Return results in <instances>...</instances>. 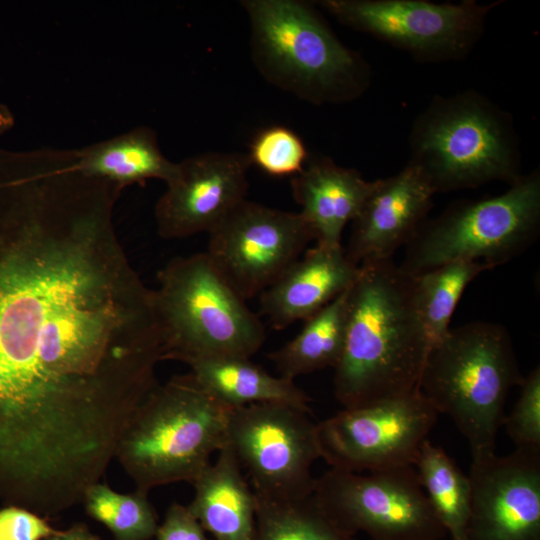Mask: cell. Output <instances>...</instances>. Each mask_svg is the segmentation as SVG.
Instances as JSON below:
<instances>
[{"label":"cell","mask_w":540,"mask_h":540,"mask_svg":"<svg viewBox=\"0 0 540 540\" xmlns=\"http://www.w3.org/2000/svg\"><path fill=\"white\" fill-rule=\"evenodd\" d=\"M123 190L75 149L0 152V476L56 487L100 472L158 384L153 289L113 221Z\"/></svg>","instance_id":"obj_1"},{"label":"cell","mask_w":540,"mask_h":540,"mask_svg":"<svg viewBox=\"0 0 540 540\" xmlns=\"http://www.w3.org/2000/svg\"><path fill=\"white\" fill-rule=\"evenodd\" d=\"M429 349L414 277L392 258L361 263L348 289L345 344L334 368L343 408L417 391Z\"/></svg>","instance_id":"obj_2"},{"label":"cell","mask_w":540,"mask_h":540,"mask_svg":"<svg viewBox=\"0 0 540 540\" xmlns=\"http://www.w3.org/2000/svg\"><path fill=\"white\" fill-rule=\"evenodd\" d=\"M408 164L434 194L473 189L522 176L520 140L512 115L474 89L435 95L415 117Z\"/></svg>","instance_id":"obj_3"},{"label":"cell","mask_w":540,"mask_h":540,"mask_svg":"<svg viewBox=\"0 0 540 540\" xmlns=\"http://www.w3.org/2000/svg\"><path fill=\"white\" fill-rule=\"evenodd\" d=\"M523 378L505 327L476 321L450 328L431 345L417 390L452 419L472 461H481L496 454L508 393Z\"/></svg>","instance_id":"obj_4"},{"label":"cell","mask_w":540,"mask_h":540,"mask_svg":"<svg viewBox=\"0 0 540 540\" xmlns=\"http://www.w3.org/2000/svg\"><path fill=\"white\" fill-rule=\"evenodd\" d=\"M231 408L191 373L157 384L133 413L115 451L136 490L193 482L228 444Z\"/></svg>","instance_id":"obj_5"},{"label":"cell","mask_w":540,"mask_h":540,"mask_svg":"<svg viewBox=\"0 0 540 540\" xmlns=\"http://www.w3.org/2000/svg\"><path fill=\"white\" fill-rule=\"evenodd\" d=\"M254 61L271 83L321 105L360 97L372 70L346 47L313 5L296 0L243 1Z\"/></svg>","instance_id":"obj_6"},{"label":"cell","mask_w":540,"mask_h":540,"mask_svg":"<svg viewBox=\"0 0 540 540\" xmlns=\"http://www.w3.org/2000/svg\"><path fill=\"white\" fill-rule=\"evenodd\" d=\"M154 304L164 360L187 363L210 357L251 358L265 328L206 252L170 260L157 274Z\"/></svg>","instance_id":"obj_7"},{"label":"cell","mask_w":540,"mask_h":540,"mask_svg":"<svg viewBox=\"0 0 540 540\" xmlns=\"http://www.w3.org/2000/svg\"><path fill=\"white\" fill-rule=\"evenodd\" d=\"M540 232V170L500 195L457 201L426 219L405 246L399 267L415 276L438 266L481 262L494 268L527 250Z\"/></svg>","instance_id":"obj_8"},{"label":"cell","mask_w":540,"mask_h":540,"mask_svg":"<svg viewBox=\"0 0 540 540\" xmlns=\"http://www.w3.org/2000/svg\"><path fill=\"white\" fill-rule=\"evenodd\" d=\"M312 497L343 532L372 540H442L414 466L361 474L331 468L315 479Z\"/></svg>","instance_id":"obj_9"},{"label":"cell","mask_w":540,"mask_h":540,"mask_svg":"<svg viewBox=\"0 0 540 540\" xmlns=\"http://www.w3.org/2000/svg\"><path fill=\"white\" fill-rule=\"evenodd\" d=\"M503 3H434L426 0H323L341 24L369 34L423 63L462 61L485 30L490 12Z\"/></svg>","instance_id":"obj_10"},{"label":"cell","mask_w":540,"mask_h":540,"mask_svg":"<svg viewBox=\"0 0 540 540\" xmlns=\"http://www.w3.org/2000/svg\"><path fill=\"white\" fill-rule=\"evenodd\" d=\"M311 412L284 403H256L230 410L228 445L256 497L288 501L311 496L312 465L321 458Z\"/></svg>","instance_id":"obj_11"},{"label":"cell","mask_w":540,"mask_h":540,"mask_svg":"<svg viewBox=\"0 0 540 540\" xmlns=\"http://www.w3.org/2000/svg\"><path fill=\"white\" fill-rule=\"evenodd\" d=\"M438 412L419 393L343 408L317 423L321 458L357 472L413 466Z\"/></svg>","instance_id":"obj_12"},{"label":"cell","mask_w":540,"mask_h":540,"mask_svg":"<svg viewBox=\"0 0 540 540\" xmlns=\"http://www.w3.org/2000/svg\"><path fill=\"white\" fill-rule=\"evenodd\" d=\"M208 234L206 254L246 301L272 285L314 240L299 212L274 209L247 199Z\"/></svg>","instance_id":"obj_13"},{"label":"cell","mask_w":540,"mask_h":540,"mask_svg":"<svg viewBox=\"0 0 540 540\" xmlns=\"http://www.w3.org/2000/svg\"><path fill=\"white\" fill-rule=\"evenodd\" d=\"M467 540H540V450L472 461Z\"/></svg>","instance_id":"obj_14"},{"label":"cell","mask_w":540,"mask_h":540,"mask_svg":"<svg viewBox=\"0 0 540 540\" xmlns=\"http://www.w3.org/2000/svg\"><path fill=\"white\" fill-rule=\"evenodd\" d=\"M247 155L208 152L178 163L176 176L155 204L157 231L164 239L209 233L246 199Z\"/></svg>","instance_id":"obj_15"},{"label":"cell","mask_w":540,"mask_h":540,"mask_svg":"<svg viewBox=\"0 0 540 540\" xmlns=\"http://www.w3.org/2000/svg\"><path fill=\"white\" fill-rule=\"evenodd\" d=\"M434 192L408 164L395 175L378 179V184L352 221L345 248L356 265L369 260L392 258L406 246L433 207Z\"/></svg>","instance_id":"obj_16"},{"label":"cell","mask_w":540,"mask_h":540,"mask_svg":"<svg viewBox=\"0 0 540 540\" xmlns=\"http://www.w3.org/2000/svg\"><path fill=\"white\" fill-rule=\"evenodd\" d=\"M358 273L342 245L316 244L258 296L260 312L276 330L305 321L346 291Z\"/></svg>","instance_id":"obj_17"},{"label":"cell","mask_w":540,"mask_h":540,"mask_svg":"<svg viewBox=\"0 0 540 540\" xmlns=\"http://www.w3.org/2000/svg\"><path fill=\"white\" fill-rule=\"evenodd\" d=\"M378 184L352 168L338 166L326 156L308 159L291 180L299 212L310 227L316 244L340 246L344 228L352 222Z\"/></svg>","instance_id":"obj_18"},{"label":"cell","mask_w":540,"mask_h":540,"mask_svg":"<svg viewBox=\"0 0 540 540\" xmlns=\"http://www.w3.org/2000/svg\"><path fill=\"white\" fill-rule=\"evenodd\" d=\"M189 510L217 540H255L256 497L227 444L193 482Z\"/></svg>","instance_id":"obj_19"},{"label":"cell","mask_w":540,"mask_h":540,"mask_svg":"<svg viewBox=\"0 0 540 540\" xmlns=\"http://www.w3.org/2000/svg\"><path fill=\"white\" fill-rule=\"evenodd\" d=\"M79 168L88 176L122 188L159 179L166 184L177 174L178 163L161 152L156 132L137 126L127 132L76 149Z\"/></svg>","instance_id":"obj_20"},{"label":"cell","mask_w":540,"mask_h":540,"mask_svg":"<svg viewBox=\"0 0 540 540\" xmlns=\"http://www.w3.org/2000/svg\"><path fill=\"white\" fill-rule=\"evenodd\" d=\"M185 364L205 390L231 409L256 403H284L311 412L309 396L294 381L269 374L249 358L210 357Z\"/></svg>","instance_id":"obj_21"},{"label":"cell","mask_w":540,"mask_h":540,"mask_svg":"<svg viewBox=\"0 0 540 540\" xmlns=\"http://www.w3.org/2000/svg\"><path fill=\"white\" fill-rule=\"evenodd\" d=\"M348 289L306 319L292 340L269 354L279 376L294 381L299 376L336 367L345 344Z\"/></svg>","instance_id":"obj_22"},{"label":"cell","mask_w":540,"mask_h":540,"mask_svg":"<svg viewBox=\"0 0 540 540\" xmlns=\"http://www.w3.org/2000/svg\"><path fill=\"white\" fill-rule=\"evenodd\" d=\"M414 469L429 504L452 540H467L471 491L468 475L454 460L428 439L423 443Z\"/></svg>","instance_id":"obj_23"},{"label":"cell","mask_w":540,"mask_h":540,"mask_svg":"<svg viewBox=\"0 0 540 540\" xmlns=\"http://www.w3.org/2000/svg\"><path fill=\"white\" fill-rule=\"evenodd\" d=\"M489 269L492 267L485 263L457 261L413 276L417 304L430 347L450 329L452 314L467 285Z\"/></svg>","instance_id":"obj_24"},{"label":"cell","mask_w":540,"mask_h":540,"mask_svg":"<svg viewBox=\"0 0 540 540\" xmlns=\"http://www.w3.org/2000/svg\"><path fill=\"white\" fill-rule=\"evenodd\" d=\"M255 540L356 539L340 530L311 495L288 501L256 497Z\"/></svg>","instance_id":"obj_25"},{"label":"cell","mask_w":540,"mask_h":540,"mask_svg":"<svg viewBox=\"0 0 540 540\" xmlns=\"http://www.w3.org/2000/svg\"><path fill=\"white\" fill-rule=\"evenodd\" d=\"M147 495L138 490L119 493L98 482L86 490L82 503L86 513L106 526L115 540H150L159 525Z\"/></svg>","instance_id":"obj_26"},{"label":"cell","mask_w":540,"mask_h":540,"mask_svg":"<svg viewBox=\"0 0 540 540\" xmlns=\"http://www.w3.org/2000/svg\"><path fill=\"white\" fill-rule=\"evenodd\" d=\"M247 156L251 164L276 177L297 175L309 159L303 140L293 130L279 125L261 130Z\"/></svg>","instance_id":"obj_27"},{"label":"cell","mask_w":540,"mask_h":540,"mask_svg":"<svg viewBox=\"0 0 540 540\" xmlns=\"http://www.w3.org/2000/svg\"><path fill=\"white\" fill-rule=\"evenodd\" d=\"M520 395L503 424L515 448L540 450V368L535 367L521 384Z\"/></svg>","instance_id":"obj_28"},{"label":"cell","mask_w":540,"mask_h":540,"mask_svg":"<svg viewBox=\"0 0 540 540\" xmlns=\"http://www.w3.org/2000/svg\"><path fill=\"white\" fill-rule=\"evenodd\" d=\"M46 518L20 506L0 510V540H42L55 533Z\"/></svg>","instance_id":"obj_29"},{"label":"cell","mask_w":540,"mask_h":540,"mask_svg":"<svg viewBox=\"0 0 540 540\" xmlns=\"http://www.w3.org/2000/svg\"><path fill=\"white\" fill-rule=\"evenodd\" d=\"M156 540H207L204 529L188 506L174 502L158 526Z\"/></svg>","instance_id":"obj_30"},{"label":"cell","mask_w":540,"mask_h":540,"mask_svg":"<svg viewBox=\"0 0 540 540\" xmlns=\"http://www.w3.org/2000/svg\"><path fill=\"white\" fill-rule=\"evenodd\" d=\"M42 540H101L84 523H76L66 530H57Z\"/></svg>","instance_id":"obj_31"},{"label":"cell","mask_w":540,"mask_h":540,"mask_svg":"<svg viewBox=\"0 0 540 540\" xmlns=\"http://www.w3.org/2000/svg\"><path fill=\"white\" fill-rule=\"evenodd\" d=\"M15 123L11 110L0 102V137L10 130Z\"/></svg>","instance_id":"obj_32"}]
</instances>
